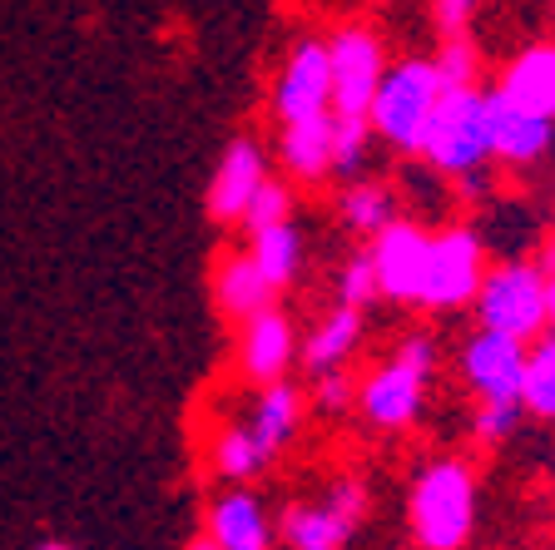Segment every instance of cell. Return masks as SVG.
I'll list each match as a JSON object with an SVG mask.
<instances>
[{"mask_svg":"<svg viewBox=\"0 0 555 550\" xmlns=\"http://www.w3.org/2000/svg\"><path fill=\"white\" fill-rule=\"evenodd\" d=\"M472 308L486 333H506L516 343H535L551 328V273L535 258L501 264L486 273Z\"/></svg>","mask_w":555,"mask_h":550,"instance_id":"277c9868","label":"cell"},{"mask_svg":"<svg viewBox=\"0 0 555 550\" xmlns=\"http://www.w3.org/2000/svg\"><path fill=\"white\" fill-rule=\"evenodd\" d=\"M333 55V115H367L387 75V46L372 25H337L327 35Z\"/></svg>","mask_w":555,"mask_h":550,"instance_id":"ba28073f","label":"cell"},{"mask_svg":"<svg viewBox=\"0 0 555 550\" xmlns=\"http://www.w3.org/2000/svg\"><path fill=\"white\" fill-rule=\"evenodd\" d=\"M526 357H531L526 343L476 328V333L462 343V382L481 401H520V387H526Z\"/></svg>","mask_w":555,"mask_h":550,"instance_id":"8fae6325","label":"cell"},{"mask_svg":"<svg viewBox=\"0 0 555 550\" xmlns=\"http://www.w3.org/2000/svg\"><path fill=\"white\" fill-rule=\"evenodd\" d=\"M184 550H219V546H214V540H208V536H194Z\"/></svg>","mask_w":555,"mask_h":550,"instance_id":"1f68e13d","label":"cell"},{"mask_svg":"<svg viewBox=\"0 0 555 550\" xmlns=\"http://www.w3.org/2000/svg\"><path fill=\"white\" fill-rule=\"evenodd\" d=\"M441 104V80H437V65L431 60H397L387 65L377 85V100H372L367 119H372V135L387 144V150L406 154V159H422V144H427V129L431 115Z\"/></svg>","mask_w":555,"mask_h":550,"instance_id":"3957f363","label":"cell"},{"mask_svg":"<svg viewBox=\"0 0 555 550\" xmlns=\"http://www.w3.org/2000/svg\"><path fill=\"white\" fill-rule=\"evenodd\" d=\"M551 333H555V273H551Z\"/></svg>","mask_w":555,"mask_h":550,"instance_id":"836d02e7","label":"cell"},{"mask_svg":"<svg viewBox=\"0 0 555 550\" xmlns=\"http://www.w3.org/2000/svg\"><path fill=\"white\" fill-rule=\"evenodd\" d=\"M337 208H343V223L352 233L377 239V233L397 218V194L387 189V183H377V179H352L343 189V199H337Z\"/></svg>","mask_w":555,"mask_h":550,"instance_id":"7402d4cb","label":"cell"},{"mask_svg":"<svg viewBox=\"0 0 555 550\" xmlns=\"http://www.w3.org/2000/svg\"><path fill=\"white\" fill-rule=\"evenodd\" d=\"M472 11L476 0H431V21H437V30L447 35H466V25H472Z\"/></svg>","mask_w":555,"mask_h":550,"instance_id":"4dcf8cb0","label":"cell"},{"mask_svg":"<svg viewBox=\"0 0 555 550\" xmlns=\"http://www.w3.org/2000/svg\"><path fill=\"white\" fill-rule=\"evenodd\" d=\"M486 248L481 233L466 223H447L431 233V258H427V283H422V303L427 312H456L466 303H476L486 283Z\"/></svg>","mask_w":555,"mask_h":550,"instance_id":"8992f818","label":"cell"},{"mask_svg":"<svg viewBox=\"0 0 555 550\" xmlns=\"http://www.w3.org/2000/svg\"><path fill=\"white\" fill-rule=\"evenodd\" d=\"M520 401H476V412H472V436L481 442V447H501L506 436H516L520 426Z\"/></svg>","mask_w":555,"mask_h":550,"instance_id":"f1b7e54d","label":"cell"},{"mask_svg":"<svg viewBox=\"0 0 555 550\" xmlns=\"http://www.w3.org/2000/svg\"><path fill=\"white\" fill-rule=\"evenodd\" d=\"M520 407H526L535 422H555V333H545V337H535L531 343Z\"/></svg>","mask_w":555,"mask_h":550,"instance_id":"cb8c5ba5","label":"cell"},{"mask_svg":"<svg viewBox=\"0 0 555 550\" xmlns=\"http://www.w3.org/2000/svg\"><path fill=\"white\" fill-rule=\"evenodd\" d=\"M254 264L263 268V278L283 293V287L298 278V268H302V239H298V229L293 223H278V229H263V233H254Z\"/></svg>","mask_w":555,"mask_h":550,"instance_id":"603a6c76","label":"cell"},{"mask_svg":"<svg viewBox=\"0 0 555 550\" xmlns=\"http://www.w3.org/2000/svg\"><path fill=\"white\" fill-rule=\"evenodd\" d=\"M486 119H491V159L511 169H531L555 150V119L531 115L511 104L501 90L486 94Z\"/></svg>","mask_w":555,"mask_h":550,"instance_id":"4fadbf2b","label":"cell"},{"mask_svg":"<svg viewBox=\"0 0 555 550\" xmlns=\"http://www.w3.org/2000/svg\"><path fill=\"white\" fill-rule=\"evenodd\" d=\"M302 412H308V401H302V392L293 382L258 387V401H254V412H248V432H254V442L263 447L268 461H278L293 447V436L302 432Z\"/></svg>","mask_w":555,"mask_h":550,"instance_id":"9a60e30c","label":"cell"},{"mask_svg":"<svg viewBox=\"0 0 555 550\" xmlns=\"http://www.w3.org/2000/svg\"><path fill=\"white\" fill-rule=\"evenodd\" d=\"M372 119L367 115H333V174H343L347 183L362 174L372 150Z\"/></svg>","mask_w":555,"mask_h":550,"instance_id":"d4e9b609","label":"cell"},{"mask_svg":"<svg viewBox=\"0 0 555 550\" xmlns=\"http://www.w3.org/2000/svg\"><path fill=\"white\" fill-rule=\"evenodd\" d=\"M208 461H214V476H223L229 486H243L254 482V476H263L273 461L263 457V447L254 442V432H248V422H229L214 432V447H208Z\"/></svg>","mask_w":555,"mask_h":550,"instance_id":"44dd1931","label":"cell"},{"mask_svg":"<svg viewBox=\"0 0 555 550\" xmlns=\"http://www.w3.org/2000/svg\"><path fill=\"white\" fill-rule=\"evenodd\" d=\"M35 550H75V546H65V540H46V546H35Z\"/></svg>","mask_w":555,"mask_h":550,"instance_id":"d6a6232c","label":"cell"},{"mask_svg":"<svg viewBox=\"0 0 555 550\" xmlns=\"http://www.w3.org/2000/svg\"><path fill=\"white\" fill-rule=\"evenodd\" d=\"M233 362H238V378L254 382V387H273V382H288L293 362H302V343L298 328L283 308H263L254 318L238 322V343H233Z\"/></svg>","mask_w":555,"mask_h":550,"instance_id":"9c48e42d","label":"cell"},{"mask_svg":"<svg viewBox=\"0 0 555 550\" xmlns=\"http://www.w3.org/2000/svg\"><path fill=\"white\" fill-rule=\"evenodd\" d=\"M422 159L437 174L472 179L491 164V119H486V90H441V104L431 115Z\"/></svg>","mask_w":555,"mask_h":550,"instance_id":"5b68a950","label":"cell"},{"mask_svg":"<svg viewBox=\"0 0 555 550\" xmlns=\"http://www.w3.org/2000/svg\"><path fill=\"white\" fill-rule=\"evenodd\" d=\"M273 179L268 174V150L258 144V139L238 135L223 150L219 169H214V179H208V218L214 223H243V214H248V204L258 199V189Z\"/></svg>","mask_w":555,"mask_h":550,"instance_id":"7c38bea8","label":"cell"},{"mask_svg":"<svg viewBox=\"0 0 555 550\" xmlns=\"http://www.w3.org/2000/svg\"><path fill=\"white\" fill-rule=\"evenodd\" d=\"M372 268H377V287L387 303L416 308L422 303V283H427V258H431V233L416 218H392L387 229L372 239Z\"/></svg>","mask_w":555,"mask_h":550,"instance_id":"30bf717a","label":"cell"},{"mask_svg":"<svg viewBox=\"0 0 555 550\" xmlns=\"http://www.w3.org/2000/svg\"><path fill=\"white\" fill-rule=\"evenodd\" d=\"M273 293L278 287L254 264V253H223L219 264H214V303H219L223 318H233V322L254 318V312L273 308Z\"/></svg>","mask_w":555,"mask_h":550,"instance_id":"2e32d148","label":"cell"},{"mask_svg":"<svg viewBox=\"0 0 555 550\" xmlns=\"http://www.w3.org/2000/svg\"><path fill=\"white\" fill-rule=\"evenodd\" d=\"M437 372V337L431 333H406L392 347L387 362H377L367 378L358 382V412L377 432H406L422 417L427 401V382Z\"/></svg>","mask_w":555,"mask_h":550,"instance_id":"7a4b0ae2","label":"cell"},{"mask_svg":"<svg viewBox=\"0 0 555 550\" xmlns=\"http://www.w3.org/2000/svg\"><path fill=\"white\" fill-rule=\"evenodd\" d=\"M273 115L278 125L333 115V55H327V40L298 35L288 46L273 80Z\"/></svg>","mask_w":555,"mask_h":550,"instance_id":"52a82bcc","label":"cell"},{"mask_svg":"<svg viewBox=\"0 0 555 550\" xmlns=\"http://www.w3.org/2000/svg\"><path fill=\"white\" fill-rule=\"evenodd\" d=\"M278 223H293V189L283 179H268L258 189V199L248 204V214H243V229L263 233V229H278Z\"/></svg>","mask_w":555,"mask_h":550,"instance_id":"83f0119b","label":"cell"},{"mask_svg":"<svg viewBox=\"0 0 555 550\" xmlns=\"http://www.w3.org/2000/svg\"><path fill=\"white\" fill-rule=\"evenodd\" d=\"M431 65H437L441 90H476L481 55H476V46L466 40V35H451V40H441V50L431 55Z\"/></svg>","mask_w":555,"mask_h":550,"instance_id":"484cf974","label":"cell"},{"mask_svg":"<svg viewBox=\"0 0 555 550\" xmlns=\"http://www.w3.org/2000/svg\"><path fill=\"white\" fill-rule=\"evenodd\" d=\"M501 94L531 115L555 119V46H526L501 69Z\"/></svg>","mask_w":555,"mask_h":550,"instance_id":"e0dca14e","label":"cell"},{"mask_svg":"<svg viewBox=\"0 0 555 550\" xmlns=\"http://www.w3.org/2000/svg\"><path fill=\"white\" fill-rule=\"evenodd\" d=\"M406 526L416 550H466L476 536V476L462 457H431L406 491Z\"/></svg>","mask_w":555,"mask_h":550,"instance_id":"6da1fadb","label":"cell"},{"mask_svg":"<svg viewBox=\"0 0 555 550\" xmlns=\"http://www.w3.org/2000/svg\"><path fill=\"white\" fill-rule=\"evenodd\" d=\"M352 401H358V382H352L347 367L312 378V407H318V412H347Z\"/></svg>","mask_w":555,"mask_h":550,"instance_id":"f546056e","label":"cell"},{"mask_svg":"<svg viewBox=\"0 0 555 550\" xmlns=\"http://www.w3.org/2000/svg\"><path fill=\"white\" fill-rule=\"evenodd\" d=\"M208 540L219 550H268L273 546V521H268L263 501L243 486H229L208 501Z\"/></svg>","mask_w":555,"mask_h":550,"instance_id":"5bb4252c","label":"cell"},{"mask_svg":"<svg viewBox=\"0 0 555 550\" xmlns=\"http://www.w3.org/2000/svg\"><path fill=\"white\" fill-rule=\"evenodd\" d=\"M333 287H337V303H343V308L367 312L372 303L382 298V287H377V268H372V253H352V258H347V264L337 268Z\"/></svg>","mask_w":555,"mask_h":550,"instance_id":"4316f807","label":"cell"},{"mask_svg":"<svg viewBox=\"0 0 555 550\" xmlns=\"http://www.w3.org/2000/svg\"><path fill=\"white\" fill-rule=\"evenodd\" d=\"M278 159H283L288 179L323 183L327 174H333V115L283 125V135H278Z\"/></svg>","mask_w":555,"mask_h":550,"instance_id":"ac0fdd59","label":"cell"},{"mask_svg":"<svg viewBox=\"0 0 555 550\" xmlns=\"http://www.w3.org/2000/svg\"><path fill=\"white\" fill-rule=\"evenodd\" d=\"M358 347H362V312L337 303V308H327L323 318H318V328L302 337V367H308V378L337 372V367H347L358 357Z\"/></svg>","mask_w":555,"mask_h":550,"instance_id":"d6986e66","label":"cell"},{"mask_svg":"<svg viewBox=\"0 0 555 550\" xmlns=\"http://www.w3.org/2000/svg\"><path fill=\"white\" fill-rule=\"evenodd\" d=\"M278 536H283V546H288V550H343L347 540H352V526H347L333 506L318 496V501L283 506Z\"/></svg>","mask_w":555,"mask_h":550,"instance_id":"ffe728a7","label":"cell"}]
</instances>
